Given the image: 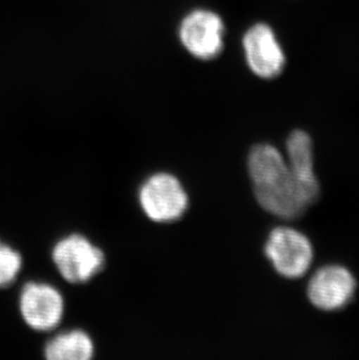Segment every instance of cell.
<instances>
[{"instance_id":"6da1fadb","label":"cell","mask_w":359,"mask_h":360,"mask_svg":"<svg viewBox=\"0 0 359 360\" xmlns=\"http://www.w3.org/2000/svg\"><path fill=\"white\" fill-rule=\"evenodd\" d=\"M248 165L254 196L270 214L284 219H296L314 203L277 147L268 143L254 146Z\"/></svg>"},{"instance_id":"7a4b0ae2","label":"cell","mask_w":359,"mask_h":360,"mask_svg":"<svg viewBox=\"0 0 359 360\" xmlns=\"http://www.w3.org/2000/svg\"><path fill=\"white\" fill-rule=\"evenodd\" d=\"M265 255L278 274L287 279H298L308 272L314 250L308 237L302 232L279 226L270 232Z\"/></svg>"},{"instance_id":"3957f363","label":"cell","mask_w":359,"mask_h":360,"mask_svg":"<svg viewBox=\"0 0 359 360\" xmlns=\"http://www.w3.org/2000/svg\"><path fill=\"white\" fill-rule=\"evenodd\" d=\"M225 25L220 14L196 8L186 14L179 26V39L191 56L201 61H213L224 49Z\"/></svg>"},{"instance_id":"277c9868","label":"cell","mask_w":359,"mask_h":360,"mask_svg":"<svg viewBox=\"0 0 359 360\" xmlns=\"http://www.w3.org/2000/svg\"><path fill=\"white\" fill-rule=\"evenodd\" d=\"M139 202L151 221L170 223L182 217L189 198L177 177L172 174L158 173L144 182Z\"/></svg>"},{"instance_id":"5b68a950","label":"cell","mask_w":359,"mask_h":360,"mask_svg":"<svg viewBox=\"0 0 359 360\" xmlns=\"http://www.w3.org/2000/svg\"><path fill=\"white\" fill-rule=\"evenodd\" d=\"M246 65L261 79H275L285 70L287 58L273 27L257 22L248 27L241 40Z\"/></svg>"},{"instance_id":"8992f818","label":"cell","mask_w":359,"mask_h":360,"mask_svg":"<svg viewBox=\"0 0 359 360\" xmlns=\"http://www.w3.org/2000/svg\"><path fill=\"white\" fill-rule=\"evenodd\" d=\"M51 258L65 281L84 283L92 279L104 266L101 248L81 235H72L58 241Z\"/></svg>"},{"instance_id":"52a82bcc","label":"cell","mask_w":359,"mask_h":360,"mask_svg":"<svg viewBox=\"0 0 359 360\" xmlns=\"http://www.w3.org/2000/svg\"><path fill=\"white\" fill-rule=\"evenodd\" d=\"M19 308L25 323L35 331H51L61 322L65 302L58 289L44 282H27L23 287Z\"/></svg>"},{"instance_id":"ba28073f","label":"cell","mask_w":359,"mask_h":360,"mask_svg":"<svg viewBox=\"0 0 359 360\" xmlns=\"http://www.w3.org/2000/svg\"><path fill=\"white\" fill-rule=\"evenodd\" d=\"M357 283L353 273L339 265L323 266L309 280L307 295L313 306L335 311L349 304L356 292Z\"/></svg>"},{"instance_id":"9c48e42d","label":"cell","mask_w":359,"mask_h":360,"mask_svg":"<svg viewBox=\"0 0 359 360\" xmlns=\"http://www.w3.org/2000/svg\"><path fill=\"white\" fill-rule=\"evenodd\" d=\"M288 166L310 200L315 203L320 195L319 181L314 172V145L312 136L302 129H295L286 141Z\"/></svg>"},{"instance_id":"30bf717a","label":"cell","mask_w":359,"mask_h":360,"mask_svg":"<svg viewBox=\"0 0 359 360\" xmlns=\"http://www.w3.org/2000/svg\"><path fill=\"white\" fill-rule=\"evenodd\" d=\"M95 347L88 333L72 330L53 337L44 347L48 360H89L94 356Z\"/></svg>"},{"instance_id":"8fae6325","label":"cell","mask_w":359,"mask_h":360,"mask_svg":"<svg viewBox=\"0 0 359 360\" xmlns=\"http://www.w3.org/2000/svg\"><path fill=\"white\" fill-rule=\"evenodd\" d=\"M23 269V258L19 252L0 240V288H6L17 280Z\"/></svg>"}]
</instances>
